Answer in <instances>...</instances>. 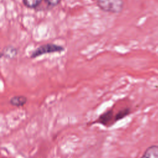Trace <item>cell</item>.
Returning <instances> with one entry per match:
<instances>
[{
  "instance_id": "obj_1",
  "label": "cell",
  "mask_w": 158,
  "mask_h": 158,
  "mask_svg": "<svg viewBox=\"0 0 158 158\" xmlns=\"http://www.w3.org/2000/svg\"><path fill=\"white\" fill-rule=\"evenodd\" d=\"M96 3L101 10L111 14L120 13L124 7L123 0H96Z\"/></svg>"
},
{
  "instance_id": "obj_9",
  "label": "cell",
  "mask_w": 158,
  "mask_h": 158,
  "mask_svg": "<svg viewBox=\"0 0 158 158\" xmlns=\"http://www.w3.org/2000/svg\"><path fill=\"white\" fill-rule=\"evenodd\" d=\"M47 4L50 7L57 6L61 1V0H44Z\"/></svg>"
},
{
  "instance_id": "obj_8",
  "label": "cell",
  "mask_w": 158,
  "mask_h": 158,
  "mask_svg": "<svg viewBox=\"0 0 158 158\" xmlns=\"http://www.w3.org/2000/svg\"><path fill=\"white\" fill-rule=\"evenodd\" d=\"M23 5L30 9H35L37 7L42 1V0H22Z\"/></svg>"
},
{
  "instance_id": "obj_3",
  "label": "cell",
  "mask_w": 158,
  "mask_h": 158,
  "mask_svg": "<svg viewBox=\"0 0 158 158\" xmlns=\"http://www.w3.org/2000/svg\"><path fill=\"white\" fill-rule=\"evenodd\" d=\"M114 117L115 114L114 109H108L101 114L94 122V123H99L104 127H109L115 123L114 122Z\"/></svg>"
},
{
  "instance_id": "obj_5",
  "label": "cell",
  "mask_w": 158,
  "mask_h": 158,
  "mask_svg": "<svg viewBox=\"0 0 158 158\" xmlns=\"http://www.w3.org/2000/svg\"><path fill=\"white\" fill-rule=\"evenodd\" d=\"M28 99L23 95L14 96L9 99V104L14 107H23L27 102Z\"/></svg>"
},
{
  "instance_id": "obj_2",
  "label": "cell",
  "mask_w": 158,
  "mask_h": 158,
  "mask_svg": "<svg viewBox=\"0 0 158 158\" xmlns=\"http://www.w3.org/2000/svg\"><path fill=\"white\" fill-rule=\"evenodd\" d=\"M64 50L65 48H64L62 46L52 43H49L38 46L31 52L30 57L31 59H35L44 54L60 53L62 52Z\"/></svg>"
},
{
  "instance_id": "obj_7",
  "label": "cell",
  "mask_w": 158,
  "mask_h": 158,
  "mask_svg": "<svg viewBox=\"0 0 158 158\" xmlns=\"http://www.w3.org/2000/svg\"><path fill=\"white\" fill-rule=\"evenodd\" d=\"M131 112V109L130 107H124L120 109L116 114H115L114 122L116 123L118 121H120L128 116Z\"/></svg>"
},
{
  "instance_id": "obj_6",
  "label": "cell",
  "mask_w": 158,
  "mask_h": 158,
  "mask_svg": "<svg viewBox=\"0 0 158 158\" xmlns=\"http://www.w3.org/2000/svg\"><path fill=\"white\" fill-rule=\"evenodd\" d=\"M141 158H158V145H151L147 148Z\"/></svg>"
},
{
  "instance_id": "obj_4",
  "label": "cell",
  "mask_w": 158,
  "mask_h": 158,
  "mask_svg": "<svg viewBox=\"0 0 158 158\" xmlns=\"http://www.w3.org/2000/svg\"><path fill=\"white\" fill-rule=\"evenodd\" d=\"M18 54L17 49L13 46H7L1 51V57L8 59H14Z\"/></svg>"
}]
</instances>
